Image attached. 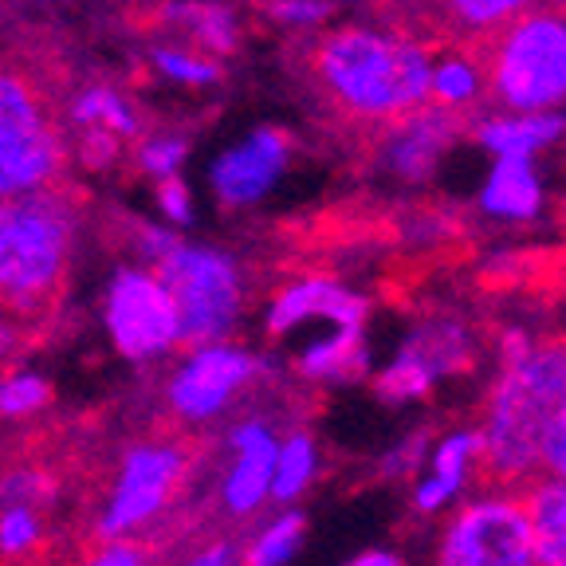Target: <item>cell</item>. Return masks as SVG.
Wrapping results in <instances>:
<instances>
[{
  "label": "cell",
  "instance_id": "13",
  "mask_svg": "<svg viewBox=\"0 0 566 566\" xmlns=\"http://www.w3.org/2000/svg\"><path fill=\"white\" fill-rule=\"evenodd\" d=\"M130 24H138L146 35H181L197 55L237 52V20L221 4H154V9H134Z\"/></svg>",
  "mask_w": 566,
  "mask_h": 566
},
{
  "label": "cell",
  "instance_id": "7",
  "mask_svg": "<svg viewBox=\"0 0 566 566\" xmlns=\"http://www.w3.org/2000/svg\"><path fill=\"white\" fill-rule=\"evenodd\" d=\"M154 275L169 287L177 303V350L193 354L197 346L229 335L240 315V272L232 256L212 248L174 244L161 260H154Z\"/></svg>",
  "mask_w": 566,
  "mask_h": 566
},
{
  "label": "cell",
  "instance_id": "25",
  "mask_svg": "<svg viewBox=\"0 0 566 566\" xmlns=\"http://www.w3.org/2000/svg\"><path fill=\"white\" fill-rule=\"evenodd\" d=\"M303 531H307V520H303L300 512L280 515V520L260 531L256 539H252V547L244 551V566H283L300 551Z\"/></svg>",
  "mask_w": 566,
  "mask_h": 566
},
{
  "label": "cell",
  "instance_id": "15",
  "mask_svg": "<svg viewBox=\"0 0 566 566\" xmlns=\"http://www.w3.org/2000/svg\"><path fill=\"white\" fill-rule=\"evenodd\" d=\"M480 469V429H452L429 452V472H417L413 488V512L417 515H437L449 507L469 476Z\"/></svg>",
  "mask_w": 566,
  "mask_h": 566
},
{
  "label": "cell",
  "instance_id": "8",
  "mask_svg": "<svg viewBox=\"0 0 566 566\" xmlns=\"http://www.w3.org/2000/svg\"><path fill=\"white\" fill-rule=\"evenodd\" d=\"M433 566H535V535L520 492H488L444 523Z\"/></svg>",
  "mask_w": 566,
  "mask_h": 566
},
{
  "label": "cell",
  "instance_id": "9",
  "mask_svg": "<svg viewBox=\"0 0 566 566\" xmlns=\"http://www.w3.org/2000/svg\"><path fill=\"white\" fill-rule=\"evenodd\" d=\"M106 323L126 358H150L177 343V303L154 272H118L106 300Z\"/></svg>",
  "mask_w": 566,
  "mask_h": 566
},
{
  "label": "cell",
  "instance_id": "23",
  "mask_svg": "<svg viewBox=\"0 0 566 566\" xmlns=\"http://www.w3.org/2000/svg\"><path fill=\"white\" fill-rule=\"evenodd\" d=\"M318 457L315 441L307 433H292L287 441L275 449V469H272V495L280 504H292L295 495L307 492V484L315 480Z\"/></svg>",
  "mask_w": 566,
  "mask_h": 566
},
{
  "label": "cell",
  "instance_id": "5",
  "mask_svg": "<svg viewBox=\"0 0 566 566\" xmlns=\"http://www.w3.org/2000/svg\"><path fill=\"white\" fill-rule=\"evenodd\" d=\"M484 95L504 111L566 103V0H535L472 48Z\"/></svg>",
  "mask_w": 566,
  "mask_h": 566
},
{
  "label": "cell",
  "instance_id": "27",
  "mask_svg": "<svg viewBox=\"0 0 566 566\" xmlns=\"http://www.w3.org/2000/svg\"><path fill=\"white\" fill-rule=\"evenodd\" d=\"M158 67L166 71V75H174V80H189V83L221 80V67L212 60H205V55H197V52H177V48L158 52Z\"/></svg>",
  "mask_w": 566,
  "mask_h": 566
},
{
  "label": "cell",
  "instance_id": "32",
  "mask_svg": "<svg viewBox=\"0 0 566 566\" xmlns=\"http://www.w3.org/2000/svg\"><path fill=\"white\" fill-rule=\"evenodd\" d=\"M150 555L146 543L134 539H111V547H98L95 555L87 558V566H142Z\"/></svg>",
  "mask_w": 566,
  "mask_h": 566
},
{
  "label": "cell",
  "instance_id": "4",
  "mask_svg": "<svg viewBox=\"0 0 566 566\" xmlns=\"http://www.w3.org/2000/svg\"><path fill=\"white\" fill-rule=\"evenodd\" d=\"M63 71L44 52H0V197L71 177Z\"/></svg>",
  "mask_w": 566,
  "mask_h": 566
},
{
  "label": "cell",
  "instance_id": "21",
  "mask_svg": "<svg viewBox=\"0 0 566 566\" xmlns=\"http://www.w3.org/2000/svg\"><path fill=\"white\" fill-rule=\"evenodd\" d=\"M366 363H370V354H366L363 331L338 327L331 338H323L307 354H300L295 374L307 381H354L366 374Z\"/></svg>",
  "mask_w": 566,
  "mask_h": 566
},
{
  "label": "cell",
  "instance_id": "16",
  "mask_svg": "<svg viewBox=\"0 0 566 566\" xmlns=\"http://www.w3.org/2000/svg\"><path fill=\"white\" fill-rule=\"evenodd\" d=\"M232 449H237V464L224 484V507L232 515H248L272 495V469H275V437L268 433V424L244 421L232 433Z\"/></svg>",
  "mask_w": 566,
  "mask_h": 566
},
{
  "label": "cell",
  "instance_id": "30",
  "mask_svg": "<svg viewBox=\"0 0 566 566\" xmlns=\"http://www.w3.org/2000/svg\"><path fill=\"white\" fill-rule=\"evenodd\" d=\"M260 12L283 20V24H318L327 20V0H260Z\"/></svg>",
  "mask_w": 566,
  "mask_h": 566
},
{
  "label": "cell",
  "instance_id": "22",
  "mask_svg": "<svg viewBox=\"0 0 566 566\" xmlns=\"http://www.w3.org/2000/svg\"><path fill=\"white\" fill-rule=\"evenodd\" d=\"M433 71H429V103L449 106V111H469L476 98H484V75L472 52L464 48H437Z\"/></svg>",
  "mask_w": 566,
  "mask_h": 566
},
{
  "label": "cell",
  "instance_id": "12",
  "mask_svg": "<svg viewBox=\"0 0 566 566\" xmlns=\"http://www.w3.org/2000/svg\"><path fill=\"white\" fill-rule=\"evenodd\" d=\"M311 315L331 318L335 327L363 331L366 315H370V300L343 287L331 272H303L275 292L272 311H268V331L283 335V331H292L295 323H303Z\"/></svg>",
  "mask_w": 566,
  "mask_h": 566
},
{
  "label": "cell",
  "instance_id": "11",
  "mask_svg": "<svg viewBox=\"0 0 566 566\" xmlns=\"http://www.w3.org/2000/svg\"><path fill=\"white\" fill-rule=\"evenodd\" d=\"M260 374H264V366L240 346H205L169 386V421H209L212 413H221L229 406L232 394H240Z\"/></svg>",
  "mask_w": 566,
  "mask_h": 566
},
{
  "label": "cell",
  "instance_id": "35",
  "mask_svg": "<svg viewBox=\"0 0 566 566\" xmlns=\"http://www.w3.org/2000/svg\"><path fill=\"white\" fill-rule=\"evenodd\" d=\"M346 566H406L394 551H363L358 558H350Z\"/></svg>",
  "mask_w": 566,
  "mask_h": 566
},
{
  "label": "cell",
  "instance_id": "24",
  "mask_svg": "<svg viewBox=\"0 0 566 566\" xmlns=\"http://www.w3.org/2000/svg\"><path fill=\"white\" fill-rule=\"evenodd\" d=\"M433 386H437L433 374L424 370L421 363H413L406 350H398V358H394V363L378 374V381H374V394H378L381 401H389V406H406V401L429 398Z\"/></svg>",
  "mask_w": 566,
  "mask_h": 566
},
{
  "label": "cell",
  "instance_id": "33",
  "mask_svg": "<svg viewBox=\"0 0 566 566\" xmlns=\"http://www.w3.org/2000/svg\"><path fill=\"white\" fill-rule=\"evenodd\" d=\"M237 563V547H232V539H212L205 551H197L193 558H189L186 566H232Z\"/></svg>",
  "mask_w": 566,
  "mask_h": 566
},
{
  "label": "cell",
  "instance_id": "10",
  "mask_svg": "<svg viewBox=\"0 0 566 566\" xmlns=\"http://www.w3.org/2000/svg\"><path fill=\"white\" fill-rule=\"evenodd\" d=\"M469 126L472 123L464 118V111L424 103V106H417L413 115L374 130L370 154L386 174L406 177V181H421V177L433 174L437 158H441Z\"/></svg>",
  "mask_w": 566,
  "mask_h": 566
},
{
  "label": "cell",
  "instance_id": "29",
  "mask_svg": "<svg viewBox=\"0 0 566 566\" xmlns=\"http://www.w3.org/2000/svg\"><path fill=\"white\" fill-rule=\"evenodd\" d=\"M35 346H44V338L0 311V374L12 370V366H17L28 350H35Z\"/></svg>",
  "mask_w": 566,
  "mask_h": 566
},
{
  "label": "cell",
  "instance_id": "20",
  "mask_svg": "<svg viewBox=\"0 0 566 566\" xmlns=\"http://www.w3.org/2000/svg\"><path fill=\"white\" fill-rule=\"evenodd\" d=\"M535 535V566H566V480H527L520 488Z\"/></svg>",
  "mask_w": 566,
  "mask_h": 566
},
{
  "label": "cell",
  "instance_id": "2",
  "mask_svg": "<svg viewBox=\"0 0 566 566\" xmlns=\"http://www.w3.org/2000/svg\"><path fill=\"white\" fill-rule=\"evenodd\" d=\"M87 209L91 193L71 177L0 197V311L44 343L63 318L71 248Z\"/></svg>",
  "mask_w": 566,
  "mask_h": 566
},
{
  "label": "cell",
  "instance_id": "18",
  "mask_svg": "<svg viewBox=\"0 0 566 566\" xmlns=\"http://www.w3.org/2000/svg\"><path fill=\"white\" fill-rule=\"evenodd\" d=\"M480 209L495 221H535L543 212V177L531 158H500L480 189Z\"/></svg>",
  "mask_w": 566,
  "mask_h": 566
},
{
  "label": "cell",
  "instance_id": "28",
  "mask_svg": "<svg viewBox=\"0 0 566 566\" xmlns=\"http://www.w3.org/2000/svg\"><path fill=\"white\" fill-rule=\"evenodd\" d=\"M424 460H429V433H424V429H417V433H409L398 449L381 460V472H386V476L409 480V476H417V472H421Z\"/></svg>",
  "mask_w": 566,
  "mask_h": 566
},
{
  "label": "cell",
  "instance_id": "3",
  "mask_svg": "<svg viewBox=\"0 0 566 566\" xmlns=\"http://www.w3.org/2000/svg\"><path fill=\"white\" fill-rule=\"evenodd\" d=\"M566 406V338H531L500 358L480 424V472L495 488L539 476L543 441Z\"/></svg>",
  "mask_w": 566,
  "mask_h": 566
},
{
  "label": "cell",
  "instance_id": "17",
  "mask_svg": "<svg viewBox=\"0 0 566 566\" xmlns=\"http://www.w3.org/2000/svg\"><path fill=\"white\" fill-rule=\"evenodd\" d=\"M472 138L495 158H531L543 146H555L566 134V115L555 111H507L495 118H476L469 126Z\"/></svg>",
  "mask_w": 566,
  "mask_h": 566
},
{
  "label": "cell",
  "instance_id": "14",
  "mask_svg": "<svg viewBox=\"0 0 566 566\" xmlns=\"http://www.w3.org/2000/svg\"><path fill=\"white\" fill-rule=\"evenodd\" d=\"M292 154V138L283 130H256L248 146L224 154L221 166L212 169L217 193L224 205H248L256 201L275 177H280L283 161Z\"/></svg>",
  "mask_w": 566,
  "mask_h": 566
},
{
  "label": "cell",
  "instance_id": "34",
  "mask_svg": "<svg viewBox=\"0 0 566 566\" xmlns=\"http://www.w3.org/2000/svg\"><path fill=\"white\" fill-rule=\"evenodd\" d=\"M161 205L169 209V217H174V221H189L186 186H181L177 177H166V181H161Z\"/></svg>",
  "mask_w": 566,
  "mask_h": 566
},
{
  "label": "cell",
  "instance_id": "31",
  "mask_svg": "<svg viewBox=\"0 0 566 566\" xmlns=\"http://www.w3.org/2000/svg\"><path fill=\"white\" fill-rule=\"evenodd\" d=\"M539 472L551 480H566V406L558 409L555 424L547 429V441H543V460Z\"/></svg>",
  "mask_w": 566,
  "mask_h": 566
},
{
  "label": "cell",
  "instance_id": "19",
  "mask_svg": "<svg viewBox=\"0 0 566 566\" xmlns=\"http://www.w3.org/2000/svg\"><path fill=\"white\" fill-rule=\"evenodd\" d=\"M401 350L413 358V363H421L424 370L433 374V378H452V374H464L476 366V338H472V331L464 327V323H457V318L441 315V318H424V323H417L413 335H409V343L401 346Z\"/></svg>",
  "mask_w": 566,
  "mask_h": 566
},
{
  "label": "cell",
  "instance_id": "6",
  "mask_svg": "<svg viewBox=\"0 0 566 566\" xmlns=\"http://www.w3.org/2000/svg\"><path fill=\"white\" fill-rule=\"evenodd\" d=\"M205 444L186 424L158 421L150 433L134 441L123 452L118 469L111 472V484L98 492L95 520H91V539L103 547L111 539H123L126 531L154 520L161 507L177 504L186 495L189 480L197 472Z\"/></svg>",
  "mask_w": 566,
  "mask_h": 566
},
{
  "label": "cell",
  "instance_id": "1",
  "mask_svg": "<svg viewBox=\"0 0 566 566\" xmlns=\"http://www.w3.org/2000/svg\"><path fill=\"white\" fill-rule=\"evenodd\" d=\"M433 48L398 28L346 24L300 52V75L338 126L374 134L429 103Z\"/></svg>",
  "mask_w": 566,
  "mask_h": 566
},
{
  "label": "cell",
  "instance_id": "26",
  "mask_svg": "<svg viewBox=\"0 0 566 566\" xmlns=\"http://www.w3.org/2000/svg\"><path fill=\"white\" fill-rule=\"evenodd\" d=\"M52 386L44 378H32V374H0V417H28L40 413L44 406H52Z\"/></svg>",
  "mask_w": 566,
  "mask_h": 566
}]
</instances>
